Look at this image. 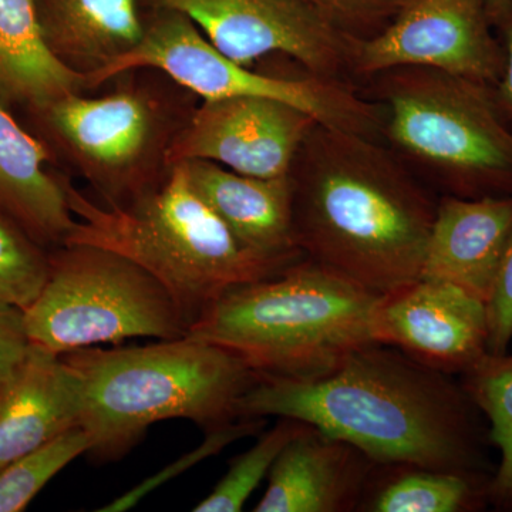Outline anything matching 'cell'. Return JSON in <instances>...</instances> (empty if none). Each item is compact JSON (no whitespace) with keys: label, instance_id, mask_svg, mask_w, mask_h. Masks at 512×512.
<instances>
[{"label":"cell","instance_id":"6da1fadb","mask_svg":"<svg viewBox=\"0 0 512 512\" xmlns=\"http://www.w3.org/2000/svg\"><path fill=\"white\" fill-rule=\"evenodd\" d=\"M238 413L302 421L376 464L493 474L488 429L463 382L384 343L362 346L312 379L259 376Z\"/></svg>","mask_w":512,"mask_h":512},{"label":"cell","instance_id":"7a4b0ae2","mask_svg":"<svg viewBox=\"0 0 512 512\" xmlns=\"http://www.w3.org/2000/svg\"><path fill=\"white\" fill-rule=\"evenodd\" d=\"M289 181L305 258L377 296L420 278L440 195L382 141L316 123Z\"/></svg>","mask_w":512,"mask_h":512},{"label":"cell","instance_id":"3957f363","mask_svg":"<svg viewBox=\"0 0 512 512\" xmlns=\"http://www.w3.org/2000/svg\"><path fill=\"white\" fill-rule=\"evenodd\" d=\"M62 356L79 380L87 454L100 461L126 456L160 421H192L205 433L234 423L259 379L241 357L190 336Z\"/></svg>","mask_w":512,"mask_h":512},{"label":"cell","instance_id":"277c9868","mask_svg":"<svg viewBox=\"0 0 512 512\" xmlns=\"http://www.w3.org/2000/svg\"><path fill=\"white\" fill-rule=\"evenodd\" d=\"M66 192L76 218L66 244L110 249L136 262L171 293L190 326L228 289L302 261L258 254L242 244L192 190L180 163L163 183L121 207L97 204L67 177Z\"/></svg>","mask_w":512,"mask_h":512},{"label":"cell","instance_id":"5b68a950","mask_svg":"<svg viewBox=\"0 0 512 512\" xmlns=\"http://www.w3.org/2000/svg\"><path fill=\"white\" fill-rule=\"evenodd\" d=\"M379 298L303 258L281 274L222 293L187 336L229 350L259 376L312 379L376 342Z\"/></svg>","mask_w":512,"mask_h":512},{"label":"cell","instance_id":"8992f818","mask_svg":"<svg viewBox=\"0 0 512 512\" xmlns=\"http://www.w3.org/2000/svg\"><path fill=\"white\" fill-rule=\"evenodd\" d=\"M109 83L106 93L67 94L28 117L53 163L86 181L106 207H121L170 174L171 150L200 99L150 67Z\"/></svg>","mask_w":512,"mask_h":512},{"label":"cell","instance_id":"52a82bcc","mask_svg":"<svg viewBox=\"0 0 512 512\" xmlns=\"http://www.w3.org/2000/svg\"><path fill=\"white\" fill-rule=\"evenodd\" d=\"M359 90L382 107L380 141L431 190L512 197V124L493 87L427 67H396Z\"/></svg>","mask_w":512,"mask_h":512},{"label":"cell","instance_id":"ba28073f","mask_svg":"<svg viewBox=\"0 0 512 512\" xmlns=\"http://www.w3.org/2000/svg\"><path fill=\"white\" fill-rule=\"evenodd\" d=\"M30 343L55 355L127 339L170 340L190 323L146 269L110 249L66 244L50 251V271L23 312Z\"/></svg>","mask_w":512,"mask_h":512},{"label":"cell","instance_id":"9c48e42d","mask_svg":"<svg viewBox=\"0 0 512 512\" xmlns=\"http://www.w3.org/2000/svg\"><path fill=\"white\" fill-rule=\"evenodd\" d=\"M143 9L144 35L130 53L87 80L89 92L117 74L150 67L167 74L202 101L254 96L298 107L323 126L380 140L382 107L352 84L302 69L261 72L221 53L194 22L173 9Z\"/></svg>","mask_w":512,"mask_h":512},{"label":"cell","instance_id":"30bf717a","mask_svg":"<svg viewBox=\"0 0 512 512\" xmlns=\"http://www.w3.org/2000/svg\"><path fill=\"white\" fill-rule=\"evenodd\" d=\"M140 5L184 13L242 66L254 67L278 53L316 76L355 86V37L343 35L301 0H140Z\"/></svg>","mask_w":512,"mask_h":512},{"label":"cell","instance_id":"8fae6325","mask_svg":"<svg viewBox=\"0 0 512 512\" xmlns=\"http://www.w3.org/2000/svg\"><path fill=\"white\" fill-rule=\"evenodd\" d=\"M484 0H409L372 39L353 40L357 89L396 67H427L494 87L504 70V46Z\"/></svg>","mask_w":512,"mask_h":512},{"label":"cell","instance_id":"7c38bea8","mask_svg":"<svg viewBox=\"0 0 512 512\" xmlns=\"http://www.w3.org/2000/svg\"><path fill=\"white\" fill-rule=\"evenodd\" d=\"M316 123L298 107L265 97L201 101L175 141L170 163L207 160L251 177H288Z\"/></svg>","mask_w":512,"mask_h":512},{"label":"cell","instance_id":"4fadbf2b","mask_svg":"<svg viewBox=\"0 0 512 512\" xmlns=\"http://www.w3.org/2000/svg\"><path fill=\"white\" fill-rule=\"evenodd\" d=\"M373 338L424 365L464 376L490 356L487 306L460 286L419 278L380 296Z\"/></svg>","mask_w":512,"mask_h":512},{"label":"cell","instance_id":"5bb4252c","mask_svg":"<svg viewBox=\"0 0 512 512\" xmlns=\"http://www.w3.org/2000/svg\"><path fill=\"white\" fill-rule=\"evenodd\" d=\"M375 466L348 441L303 423L276 458L254 511H357Z\"/></svg>","mask_w":512,"mask_h":512},{"label":"cell","instance_id":"9a60e30c","mask_svg":"<svg viewBox=\"0 0 512 512\" xmlns=\"http://www.w3.org/2000/svg\"><path fill=\"white\" fill-rule=\"evenodd\" d=\"M512 234V197L440 195L420 278L450 282L487 301Z\"/></svg>","mask_w":512,"mask_h":512},{"label":"cell","instance_id":"2e32d148","mask_svg":"<svg viewBox=\"0 0 512 512\" xmlns=\"http://www.w3.org/2000/svg\"><path fill=\"white\" fill-rule=\"evenodd\" d=\"M79 380L63 356L37 346L0 384V470L80 426Z\"/></svg>","mask_w":512,"mask_h":512},{"label":"cell","instance_id":"e0dca14e","mask_svg":"<svg viewBox=\"0 0 512 512\" xmlns=\"http://www.w3.org/2000/svg\"><path fill=\"white\" fill-rule=\"evenodd\" d=\"M178 163L184 168L192 190L242 244L274 258H305L293 232L289 175L258 178L207 160Z\"/></svg>","mask_w":512,"mask_h":512},{"label":"cell","instance_id":"ac0fdd59","mask_svg":"<svg viewBox=\"0 0 512 512\" xmlns=\"http://www.w3.org/2000/svg\"><path fill=\"white\" fill-rule=\"evenodd\" d=\"M53 164L45 144L0 104V215L47 251L63 247L76 225L66 175L50 171Z\"/></svg>","mask_w":512,"mask_h":512},{"label":"cell","instance_id":"d6986e66","mask_svg":"<svg viewBox=\"0 0 512 512\" xmlns=\"http://www.w3.org/2000/svg\"><path fill=\"white\" fill-rule=\"evenodd\" d=\"M36 8L50 50L87 80L143 39L140 0H36Z\"/></svg>","mask_w":512,"mask_h":512},{"label":"cell","instance_id":"ffe728a7","mask_svg":"<svg viewBox=\"0 0 512 512\" xmlns=\"http://www.w3.org/2000/svg\"><path fill=\"white\" fill-rule=\"evenodd\" d=\"M84 92L86 76L60 62L47 45L36 0H0V104L28 114Z\"/></svg>","mask_w":512,"mask_h":512},{"label":"cell","instance_id":"44dd1931","mask_svg":"<svg viewBox=\"0 0 512 512\" xmlns=\"http://www.w3.org/2000/svg\"><path fill=\"white\" fill-rule=\"evenodd\" d=\"M491 474L376 464L357 511L477 512L490 504Z\"/></svg>","mask_w":512,"mask_h":512},{"label":"cell","instance_id":"7402d4cb","mask_svg":"<svg viewBox=\"0 0 512 512\" xmlns=\"http://www.w3.org/2000/svg\"><path fill=\"white\" fill-rule=\"evenodd\" d=\"M461 382L488 423V439L500 453L490 480V504L512 510V353L488 356Z\"/></svg>","mask_w":512,"mask_h":512},{"label":"cell","instance_id":"603a6c76","mask_svg":"<svg viewBox=\"0 0 512 512\" xmlns=\"http://www.w3.org/2000/svg\"><path fill=\"white\" fill-rule=\"evenodd\" d=\"M302 421L279 417L272 429L259 434L254 446L239 454L229 464L225 476L204 500L195 505V512H238L244 510L249 497L268 478L276 458L289 440L302 429Z\"/></svg>","mask_w":512,"mask_h":512},{"label":"cell","instance_id":"cb8c5ba5","mask_svg":"<svg viewBox=\"0 0 512 512\" xmlns=\"http://www.w3.org/2000/svg\"><path fill=\"white\" fill-rule=\"evenodd\" d=\"M82 427H73L32 453L0 470V512H20L32 503L47 483L77 457L89 453Z\"/></svg>","mask_w":512,"mask_h":512},{"label":"cell","instance_id":"d4e9b609","mask_svg":"<svg viewBox=\"0 0 512 512\" xmlns=\"http://www.w3.org/2000/svg\"><path fill=\"white\" fill-rule=\"evenodd\" d=\"M50 271V251L0 215V301L22 309L35 302Z\"/></svg>","mask_w":512,"mask_h":512},{"label":"cell","instance_id":"484cf974","mask_svg":"<svg viewBox=\"0 0 512 512\" xmlns=\"http://www.w3.org/2000/svg\"><path fill=\"white\" fill-rule=\"evenodd\" d=\"M265 420L266 419H239L234 421V423L228 424V426L207 431V439L202 441L200 446L195 447L190 453L184 454V456L178 458L175 463L158 471L154 476L146 478L143 483L137 484L136 487L120 495L116 500L111 501L110 504L99 508V511L123 512L136 507L148 494L153 493L154 490L168 483V481L181 476L188 468L197 466L202 460H207V458L221 453L225 447L234 443V441L241 440L242 437L259 434V431L265 426Z\"/></svg>","mask_w":512,"mask_h":512},{"label":"cell","instance_id":"4316f807","mask_svg":"<svg viewBox=\"0 0 512 512\" xmlns=\"http://www.w3.org/2000/svg\"><path fill=\"white\" fill-rule=\"evenodd\" d=\"M320 18L355 39H372L382 33L409 0H301Z\"/></svg>","mask_w":512,"mask_h":512},{"label":"cell","instance_id":"83f0119b","mask_svg":"<svg viewBox=\"0 0 512 512\" xmlns=\"http://www.w3.org/2000/svg\"><path fill=\"white\" fill-rule=\"evenodd\" d=\"M485 306L490 355H507L512 343V234L498 265Z\"/></svg>","mask_w":512,"mask_h":512},{"label":"cell","instance_id":"f1b7e54d","mask_svg":"<svg viewBox=\"0 0 512 512\" xmlns=\"http://www.w3.org/2000/svg\"><path fill=\"white\" fill-rule=\"evenodd\" d=\"M30 346L22 309L0 301V384L15 372Z\"/></svg>","mask_w":512,"mask_h":512},{"label":"cell","instance_id":"f546056e","mask_svg":"<svg viewBox=\"0 0 512 512\" xmlns=\"http://www.w3.org/2000/svg\"><path fill=\"white\" fill-rule=\"evenodd\" d=\"M504 46V70L500 80L493 87L498 106L512 124V6L497 28Z\"/></svg>","mask_w":512,"mask_h":512},{"label":"cell","instance_id":"4dcf8cb0","mask_svg":"<svg viewBox=\"0 0 512 512\" xmlns=\"http://www.w3.org/2000/svg\"><path fill=\"white\" fill-rule=\"evenodd\" d=\"M484 2L491 25L497 30L507 16L508 10L512 6V0H484Z\"/></svg>","mask_w":512,"mask_h":512}]
</instances>
